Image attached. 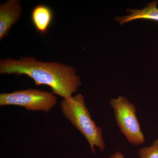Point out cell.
<instances>
[{"mask_svg": "<svg viewBox=\"0 0 158 158\" xmlns=\"http://www.w3.org/2000/svg\"><path fill=\"white\" fill-rule=\"evenodd\" d=\"M0 73L26 75L34 80L35 85H48L54 94L66 100L72 98L82 85L74 67L58 62L38 61L33 57L1 59Z\"/></svg>", "mask_w": 158, "mask_h": 158, "instance_id": "1", "label": "cell"}, {"mask_svg": "<svg viewBox=\"0 0 158 158\" xmlns=\"http://www.w3.org/2000/svg\"><path fill=\"white\" fill-rule=\"evenodd\" d=\"M60 106L65 118L87 139L92 153L96 152L95 146L102 151L105 150L106 144L101 128L97 126L91 118L81 94H78L69 99H63Z\"/></svg>", "mask_w": 158, "mask_h": 158, "instance_id": "2", "label": "cell"}, {"mask_svg": "<svg viewBox=\"0 0 158 158\" xmlns=\"http://www.w3.org/2000/svg\"><path fill=\"white\" fill-rule=\"evenodd\" d=\"M110 104L114 111L117 126L128 141L135 145L144 144L145 137L138 122L135 105L123 96L111 99Z\"/></svg>", "mask_w": 158, "mask_h": 158, "instance_id": "3", "label": "cell"}, {"mask_svg": "<svg viewBox=\"0 0 158 158\" xmlns=\"http://www.w3.org/2000/svg\"><path fill=\"white\" fill-rule=\"evenodd\" d=\"M57 103L53 93L37 89L29 88L0 94V106H20L29 111L48 112Z\"/></svg>", "mask_w": 158, "mask_h": 158, "instance_id": "4", "label": "cell"}, {"mask_svg": "<svg viewBox=\"0 0 158 158\" xmlns=\"http://www.w3.org/2000/svg\"><path fill=\"white\" fill-rule=\"evenodd\" d=\"M22 11L19 0H9L0 6V40L8 35L11 27L20 17Z\"/></svg>", "mask_w": 158, "mask_h": 158, "instance_id": "5", "label": "cell"}, {"mask_svg": "<svg viewBox=\"0 0 158 158\" xmlns=\"http://www.w3.org/2000/svg\"><path fill=\"white\" fill-rule=\"evenodd\" d=\"M158 2L154 1L148 3L146 7L141 9H127L130 14L127 16L117 17L115 20L121 25L131 21L139 19L152 20L158 21Z\"/></svg>", "mask_w": 158, "mask_h": 158, "instance_id": "6", "label": "cell"}, {"mask_svg": "<svg viewBox=\"0 0 158 158\" xmlns=\"http://www.w3.org/2000/svg\"><path fill=\"white\" fill-rule=\"evenodd\" d=\"M53 17L52 9L48 6L39 5L33 9L31 15L32 21L38 33L45 34L52 22Z\"/></svg>", "mask_w": 158, "mask_h": 158, "instance_id": "7", "label": "cell"}, {"mask_svg": "<svg viewBox=\"0 0 158 158\" xmlns=\"http://www.w3.org/2000/svg\"><path fill=\"white\" fill-rule=\"evenodd\" d=\"M140 158H158V139H156L150 146L141 148L138 152Z\"/></svg>", "mask_w": 158, "mask_h": 158, "instance_id": "8", "label": "cell"}, {"mask_svg": "<svg viewBox=\"0 0 158 158\" xmlns=\"http://www.w3.org/2000/svg\"><path fill=\"white\" fill-rule=\"evenodd\" d=\"M109 158H125V157L121 152H117L111 155Z\"/></svg>", "mask_w": 158, "mask_h": 158, "instance_id": "9", "label": "cell"}]
</instances>
